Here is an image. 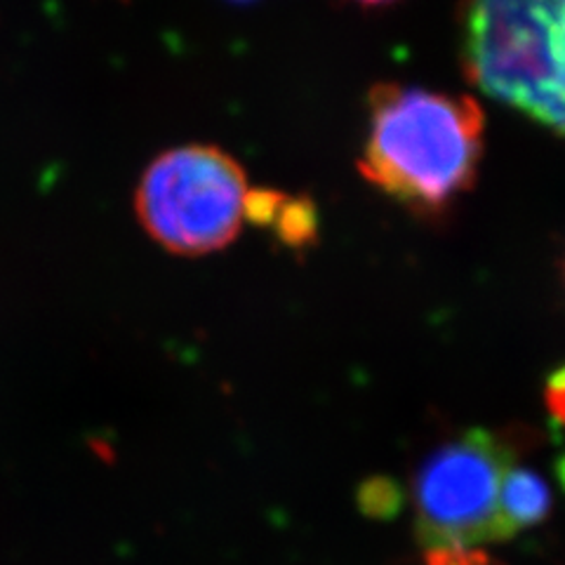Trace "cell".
<instances>
[{
    "instance_id": "30bf717a",
    "label": "cell",
    "mask_w": 565,
    "mask_h": 565,
    "mask_svg": "<svg viewBox=\"0 0 565 565\" xmlns=\"http://www.w3.org/2000/svg\"><path fill=\"white\" fill-rule=\"evenodd\" d=\"M556 479H558L561 488L565 490V452L556 459Z\"/></svg>"
},
{
    "instance_id": "3957f363",
    "label": "cell",
    "mask_w": 565,
    "mask_h": 565,
    "mask_svg": "<svg viewBox=\"0 0 565 565\" xmlns=\"http://www.w3.org/2000/svg\"><path fill=\"white\" fill-rule=\"evenodd\" d=\"M250 184L236 158L215 145L156 156L135 189V215L163 250L203 257L232 245L247 220Z\"/></svg>"
},
{
    "instance_id": "6da1fadb",
    "label": "cell",
    "mask_w": 565,
    "mask_h": 565,
    "mask_svg": "<svg viewBox=\"0 0 565 565\" xmlns=\"http://www.w3.org/2000/svg\"><path fill=\"white\" fill-rule=\"evenodd\" d=\"M483 130L473 97L382 83L370 93L359 172L401 205L438 212L473 186Z\"/></svg>"
},
{
    "instance_id": "ba28073f",
    "label": "cell",
    "mask_w": 565,
    "mask_h": 565,
    "mask_svg": "<svg viewBox=\"0 0 565 565\" xmlns=\"http://www.w3.org/2000/svg\"><path fill=\"white\" fill-rule=\"evenodd\" d=\"M424 565H490V556L481 550L462 546H436L424 554Z\"/></svg>"
},
{
    "instance_id": "9c48e42d",
    "label": "cell",
    "mask_w": 565,
    "mask_h": 565,
    "mask_svg": "<svg viewBox=\"0 0 565 565\" xmlns=\"http://www.w3.org/2000/svg\"><path fill=\"white\" fill-rule=\"evenodd\" d=\"M544 403L550 415L565 427V365H561L550 377H546Z\"/></svg>"
},
{
    "instance_id": "52a82bcc",
    "label": "cell",
    "mask_w": 565,
    "mask_h": 565,
    "mask_svg": "<svg viewBox=\"0 0 565 565\" xmlns=\"http://www.w3.org/2000/svg\"><path fill=\"white\" fill-rule=\"evenodd\" d=\"M271 224L288 245H307L316 236V207L309 201L282 199Z\"/></svg>"
},
{
    "instance_id": "7a4b0ae2",
    "label": "cell",
    "mask_w": 565,
    "mask_h": 565,
    "mask_svg": "<svg viewBox=\"0 0 565 565\" xmlns=\"http://www.w3.org/2000/svg\"><path fill=\"white\" fill-rule=\"evenodd\" d=\"M462 64L481 93L565 135V0H469Z\"/></svg>"
},
{
    "instance_id": "8fae6325",
    "label": "cell",
    "mask_w": 565,
    "mask_h": 565,
    "mask_svg": "<svg viewBox=\"0 0 565 565\" xmlns=\"http://www.w3.org/2000/svg\"><path fill=\"white\" fill-rule=\"evenodd\" d=\"M361 3H367V6H377V3H386V0H361Z\"/></svg>"
},
{
    "instance_id": "8992f818",
    "label": "cell",
    "mask_w": 565,
    "mask_h": 565,
    "mask_svg": "<svg viewBox=\"0 0 565 565\" xmlns=\"http://www.w3.org/2000/svg\"><path fill=\"white\" fill-rule=\"evenodd\" d=\"M356 500L361 514L375 521H388L403 509V490L388 476H370L359 486Z\"/></svg>"
},
{
    "instance_id": "5b68a950",
    "label": "cell",
    "mask_w": 565,
    "mask_h": 565,
    "mask_svg": "<svg viewBox=\"0 0 565 565\" xmlns=\"http://www.w3.org/2000/svg\"><path fill=\"white\" fill-rule=\"evenodd\" d=\"M552 511V490L540 473L511 467L500 488V516L509 537H516L521 530L535 527L546 521Z\"/></svg>"
},
{
    "instance_id": "277c9868",
    "label": "cell",
    "mask_w": 565,
    "mask_h": 565,
    "mask_svg": "<svg viewBox=\"0 0 565 565\" xmlns=\"http://www.w3.org/2000/svg\"><path fill=\"white\" fill-rule=\"evenodd\" d=\"M521 446L509 431L473 429L424 459L413 481L417 540L479 550L511 540L500 516V488L519 465Z\"/></svg>"
}]
</instances>
